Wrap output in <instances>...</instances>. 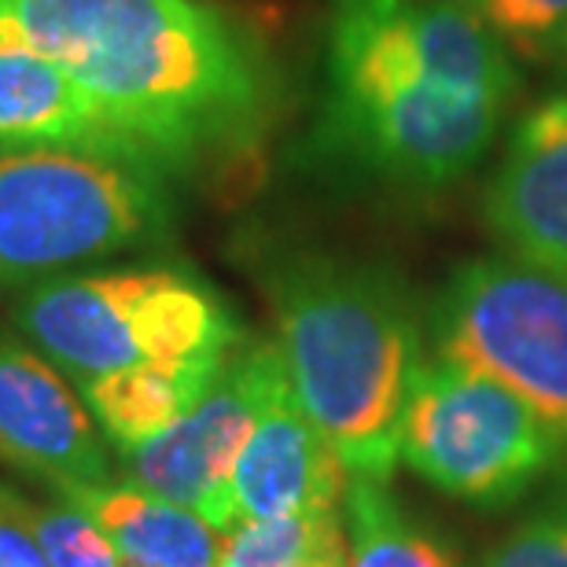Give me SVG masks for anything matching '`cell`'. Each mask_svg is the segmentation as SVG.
<instances>
[{"label": "cell", "mask_w": 567, "mask_h": 567, "mask_svg": "<svg viewBox=\"0 0 567 567\" xmlns=\"http://www.w3.org/2000/svg\"><path fill=\"white\" fill-rule=\"evenodd\" d=\"M343 524L336 513L317 516H277L236 524L221 567H291L310 553L343 542Z\"/></svg>", "instance_id": "17"}, {"label": "cell", "mask_w": 567, "mask_h": 567, "mask_svg": "<svg viewBox=\"0 0 567 567\" xmlns=\"http://www.w3.org/2000/svg\"><path fill=\"white\" fill-rule=\"evenodd\" d=\"M22 505L27 497L0 483V567H49Z\"/></svg>", "instance_id": "20"}, {"label": "cell", "mask_w": 567, "mask_h": 567, "mask_svg": "<svg viewBox=\"0 0 567 567\" xmlns=\"http://www.w3.org/2000/svg\"><path fill=\"white\" fill-rule=\"evenodd\" d=\"M483 567H567V491L530 513Z\"/></svg>", "instance_id": "19"}, {"label": "cell", "mask_w": 567, "mask_h": 567, "mask_svg": "<svg viewBox=\"0 0 567 567\" xmlns=\"http://www.w3.org/2000/svg\"><path fill=\"white\" fill-rule=\"evenodd\" d=\"M527 63H567V0H457Z\"/></svg>", "instance_id": "16"}, {"label": "cell", "mask_w": 567, "mask_h": 567, "mask_svg": "<svg viewBox=\"0 0 567 567\" xmlns=\"http://www.w3.org/2000/svg\"><path fill=\"white\" fill-rule=\"evenodd\" d=\"M483 221L508 255L567 277V89L516 122L486 181Z\"/></svg>", "instance_id": "9"}, {"label": "cell", "mask_w": 567, "mask_h": 567, "mask_svg": "<svg viewBox=\"0 0 567 567\" xmlns=\"http://www.w3.org/2000/svg\"><path fill=\"white\" fill-rule=\"evenodd\" d=\"M519 93L502 41L457 0H328L317 152L410 196L457 185Z\"/></svg>", "instance_id": "1"}, {"label": "cell", "mask_w": 567, "mask_h": 567, "mask_svg": "<svg viewBox=\"0 0 567 567\" xmlns=\"http://www.w3.org/2000/svg\"><path fill=\"white\" fill-rule=\"evenodd\" d=\"M350 483L339 453L295 399L288 365L274 380L233 472L236 524L336 513Z\"/></svg>", "instance_id": "11"}, {"label": "cell", "mask_w": 567, "mask_h": 567, "mask_svg": "<svg viewBox=\"0 0 567 567\" xmlns=\"http://www.w3.org/2000/svg\"><path fill=\"white\" fill-rule=\"evenodd\" d=\"M0 461L63 486L107 483V450L93 416L49 361L0 336Z\"/></svg>", "instance_id": "10"}, {"label": "cell", "mask_w": 567, "mask_h": 567, "mask_svg": "<svg viewBox=\"0 0 567 567\" xmlns=\"http://www.w3.org/2000/svg\"><path fill=\"white\" fill-rule=\"evenodd\" d=\"M66 502L78 505L104 530L118 557L137 567H221L229 535L207 524L185 505H174L141 486H63Z\"/></svg>", "instance_id": "12"}, {"label": "cell", "mask_w": 567, "mask_h": 567, "mask_svg": "<svg viewBox=\"0 0 567 567\" xmlns=\"http://www.w3.org/2000/svg\"><path fill=\"white\" fill-rule=\"evenodd\" d=\"M155 269L63 274L38 280L16 302V324L78 388L137 365L141 302Z\"/></svg>", "instance_id": "8"}, {"label": "cell", "mask_w": 567, "mask_h": 567, "mask_svg": "<svg viewBox=\"0 0 567 567\" xmlns=\"http://www.w3.org/2000/svg\"><path fill=\"white\" fill-rule=\"evenodd\" d=\"M0 52L71 74L166 177L244 155L274 111L262 52L210 0H0Z\"/></svg>", "instance_id": "2"}, {"label": "cell", "mask_w": 567, "mask_h": 567, "mask_svg": "<svg viewBox=\"0 0 567 567\" xmlns=\"http://www.w3.org/2000/svg\"><path fill=\"white\" fill-rule=\"evenodd\" d=\"M0 144L107 147L144 158L71 74L33 52H0Z\"/></svg>", "instance_id": "13"}, {"label": "cell", "mask_w": 567, "mask_h": 567, "mask_svg": "<svg viewBox=\"0 0 567 567\" xmlns=\"http://www.w3.org/2000/svg\"><path fill=\"white\" fill-rule=\"evenodd\" d=\"M280 372L277 343H236L207 394L174 427L133 453V486L192 508L229 535L236 527V461Z\"/></svg>", "instance_id": "7"}, {"label": "cell", "mask_w": 567, "mask_h": 567, "mask_svg": "<svg viewBox=\"0 0 567 567\" xmlns=\"http://www.w3.org/2000/svg\"><path fill=\"white\" fill-rule=\"evenodd\" d=\"M347 564H350V546L343 538V542H336V546H324V549L310 553V557H302L291 567H347Z\"/></svg>", "instance_id": "21"}, {"label": "cell", "mask_w": 567, "mask_h": 567, "mask_svg": "<svg viewBox=\"0 0 567 567\" xmlns=\"http://www.w3.org/2000/svg\"><path fill=\"white\" fill-rule=\"evenodd\" d=\"M277 347L295 399L358 480L388 483L421 361L410 291L388 269L299 255L274 274Z\"/></svg>", "instance_id": "3"}, {"label": "cell", "mask_w": 567, "mask_h": 567, "mask_svg": "<svg viewBox=\"0 0 567 567\" xmlns=\"http://www.w3.org/2000/svg\"><path fill=\"white\" fill-rule=\"evenodd\" d=\"M343 505L350 530L347 567H453L446 549L405 516L388 483L350 475Z\"/></svg>", "instance_id": "15"}, {"label": "cell", "mask_w": 567, "mask_h": 567, "mask_svg": "<svg viewBox=\"0 0 567 567\" xmlns=\"http://www.w3.org/2000/svg\"><path fill=\"white\" fill-rule=\"evenodd\" d=\"M233 350L185 361H137V365L89 383L82 394L96 421L107 427V435L126 453H137L174 427L207 394Z\"/></svg>", "instance_id": "14"}, {"label": "cell", "mask_w": 567, "mask_h": 567, "mask_svg": "<svg viewBox=\"0 0 567 567\" xmlns=\"http://www.w3.org/2000/svg\"><path fill=\"white\" fill-rule=\"evenodd\" d=\"M166 181L107 147L0 144V288L163 240L174 221Z\"/></svg>", "instance_id": "4"}, {"label": "cell", "mask_w": 567, "mask_h": 567, "mask_svg": "<svg viewBox=\"0 0 567 567\" xmlns=\"http://www.w3.org/2000/svg\"><path fill=\"white\" fill-rule=\"evenodd\" d=\"M560 457L553 427L502 383L453 361H424L402 413L399 461L475 505H505Z\"/></svg>", "instance_id": "6"}, {"label": "cell", "mask_w": 567, "mask_h": 567, "mask_svg": "<svg viewBox=\"0 0 567 567\" xmlns=\"http://www.w3.org/2000/svg\"><path fill=\"white\" fill-rule=\"evenodd\" d=\"M49 567H122L118 549L78 505H22Z\"/></svg>", "instance_id": "18"}, {"label": "cell", "mask_w": 567, "mask_h": 567, "mask_svg": "<svg viewBox=\"0 0 567 567\" xmlns=\"http://www.w3.org/2000/svg\"><path fill=\"white\" fill-rule=\"evenodd\" d=\"M439 358L502 383L567 446V277L494 255L464 262L431 310Z\"/></svg>", "instance_id": "5"}]
</instances>
